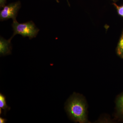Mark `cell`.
I'll return each mask as SVG.
<instances>
[{"instance_id":"1","label":"cell","mask_w":123,"mask_h":123,"mask_svg":"<svg viewBox=\"0 0 123 123\" xmlns=\"http://www.w3.org/2000/svg\"><path fill=\"white\" fill-rule=\"evenodd\" d=\"M66 111L69 116L75 122L81 123L87 122L86 105L83 99L74 95L69 100Z\"/></svg>"},{"instance_id":"2","label":"cell","mask_w":123,"mask_h":123,"mask_svg":"<svg viewBox=\"0 0 123 123\" xmlns=\"http://www.w3.org/2000/svg\"><path fill=\"white\" fill-rule=\"evenodd\" d=\"M13 33L11 38L16 35H20L23 37H28L30 39L35 38L37 35L39 30L36 26L32 21L20 23L17 20L13 21L12 24Z\"/></svg>"},{"instance_id":"3","label":"cell","mask_w":123,"mask_h":123,"mask_svg":"<svg viewBox=\"0 0 123 123\" xmlns=\"http://www.w3.org/2000/svg\"><path fill=\"white\" fill-rule=\"evenodd\" d=\"M21 7L20 1L5 6L0 11V20L1 21L12 18L13 21L16 20L18 12Z\"/></svg>"},{"instance_id":"4","label":"cell","mask_w":123,"mask_h":123,"mask_svg":"<svg viewBox=\"0 0 123 123\" xmlns=\"http://www.w3.org/2000/svg\"><path fill=\"white\" fill-rule=\"evenodd\" d=\"M11 38L6 40L1 37L0 38V56L10 55L12 50Z\"/></svg>"},{"instance_id":"5","label":"cell","mask_w":123,"mask_h":123,"mask_svg":"<svg viewBox=\"0 0 123 123\" xmlns=\"http://www.w3.org/2000/svg\"><path fill=\"white\" fill-rule=\"evenodd\" d=\"M5 96L0 93V115L2 113V110H4L5 114L6 113L7 111L10 110V107L8 106L6 104V99Z\"/></svg>"},{"instance_id":"6","label":"cell","mask_w":123,"mask_h":123,"mask_svg":"<svg viewBox=\"0 0 123 123\" xmlns=\"http://www.w3.org/2000/svg\"><path fill=\"white\" fill-rule=\"evenodd\" d=\"M117 106L118 114L123 117V94L120 95L117 99Z\"/></svg>"},{"instance_id":"7","label":"cell","mask_w":123,"mask_h":123,"mask_svg":"<svg viewBox=\"0 0 123 123\" xmlns=\"http://www.w3.org/2000/svg\"><path fill=\"white\" fill-rule=\"evenodd\" d=\"M117 53L119 55L123 58V36L119 42L117 48Z\"/></svg>"},{"instance_id":"8","label":"cell","mask_w":123,"mask_h":123,"mask_svg":"<svg viewBox=\"0 0 123 123\" xmlns=\"http://www.w3.org/2000/svg\"><path fill=\"white\" fill-rule=\"evenodd\" d=\"M113 5L116 7L118 11V13L119 15H121L123 17V6H119L117 5L115 3H113Z\"/></svg>"},{"instance_id":"9","label":"cell","mask_w":123,"mask_h":123,"mask_svg":"<svg viewBox=\"0 0 123 123\" xmlns=\"http://www.w3.org/2000/svg\"><path fill=\"white\" fill-rule=\"evenodd\" d=\"M6 3V0H0V7L1 8L4 7Z\"/></svg>"},{"instance_id":"10","label":"cell","mask_w":123,"mask_h":123,"mask_svg":"<svg viewBox=\"0 0 123 123\" xmlns=\"http://www.w3.org/2000/svg\"><path fill=\"white\" fill-rule=\"evenodd\" d=\"M7 121V120L6 119L3 118L2 117H0V123H5Z\"/></svg>"},{"instance_id":"11","label":"cell","mask_w":123,"mask_h":123,"mask_svg":"<svg viewBox=\"0 0 123 123\" xmlns=\"http://www.w3.org/2000/svg\"><path fill=\"white\" fill-rule=\"evenodd\" d=\"M55 0L56 1V2H58V3L59 2V0Z\"/></svg>"},{"instance_id":"12","label":"cell","mask_w":123,"mask_h":123,"mask_svg":"<svg viewBox=\"0 0 123 123\" xmlns=\"http://www.w3.org/2000/svg\"><path fill=\"white\" fill-rule=\"evenodd\" d=\"M112 0L113 1H115H115H117V0Z\"/></svg>"}]
</instances>
